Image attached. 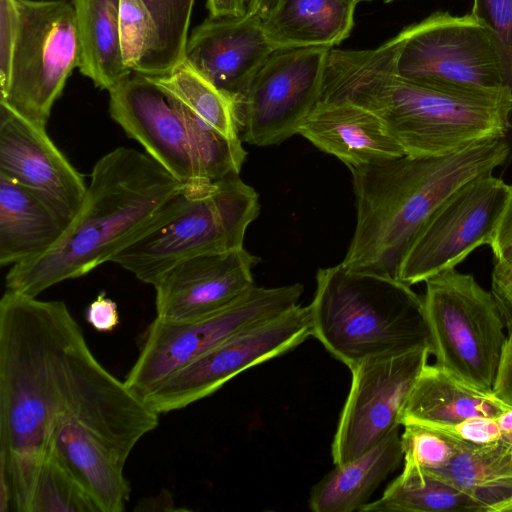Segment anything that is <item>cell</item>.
<instances>
[{"instance_id": "obj_15", "label": "cell", "mask_w": 512, "mask_h": 512, "mask_svg": "<svg viewBox=\"0 0 512 512\" xmlns=\"http://www.w3.org/2000/svg\"><path fill=\"white\" fill-rule=\"evenodd\" d=\"M0 174L45 200L67 223L80 210L87 186L46 132L0 102Z\"/></svg>"}, {"instance_id": "obj_29", "label": "cell", "mask_w": 512, "mask_h": 512, "mask_svg": "<svg viewBox=\"0 0 512 512\" xmlns=\"http://www.w3.org/2000/svg\"><path fill=\"white\" fill-rule=\"evenodd\" d=\"M166 99L184 122L199 177L215 182L239 175L247 154L242 140L224 135L175 100Z\"/></svg>"}, {"instance_id": "obj_31", "label": "cell", "mask_w": 512, "mask_h": 512, "mask_svg": "<svg viewBox=\"0 0 512 512\" xmlns=\"http://www.w3.org/2000/svg\"><path fill=\"white\" fill-rule=\"evenodd\" d=\"M29 512H100L68 468L49 453L42 463Z\"/></svg>"}, {"instance_id": "obj_11", "label": "cell", "mask_w": 512, "mask_h": 512, "mask_svg": "<svg viewBox=\"0 0 512 512\" xmlns=\"http://www.w3.org/2000/svg\"><path fill=\"white\" fill-rule=\"evenodd\" d=\"M330 49L277 48L268 55L233 99L242 141L263 147L298 134L321 98Z\"/></svg>"}, {"instance_id": "obj_21", "label": "cell", "mask_w": 512, "mask_h": 512, "mask_svg": "<svg viewBox=\"0 0 512 512\" xmlns=\"http://www.w3.org/2000/svg\"><path fill=\"white\" fill-rule=\"evenodd\" d=\"M67 223L40 196L0 174V265L33 260L62 238Z\"/></svg>"}, {"instance_id": "obj_12", "label": "cell", "mask_w": 512, "mask_h": 512, "mask_svg": "<svg viewBox=\"0 0 512 512\" xmlns=\"http://www.w3.org/2000/svg\"><path fill=\"white\" fill-rule=\"evenodd\" d=\"M510 186L487 173L453 192L426 220L407 247L397 278L412 286L456 267L482 245H492Z\"/></svg>"}, {"instance_id": "obj_37", "label": "cell", "mask_w": 512, "mask_h": 512, "mask_svg": "<svg viewBox=\"0 0 512 512\" xmlns=\"http://www.w3.org/2000/svg\"><path fill=\"white\" fill-rule=\"evenodd\" d=\"M492 394L512 408V326L507 328V337L502 348Z\"/></svg>"}, {"instance_id": "obj_2", "label": "cell", "mask_w": 512, "mask_h": 512, "mask_svg": "<svg viewBox=\"0 0 512 512\" xmlns=\"http://www.w3.org/2000/svg\"><path fill=\"white\" fill-rule=\"evenodd\" d=\"M320 100H347L372 111L411 157L445 156L505 139L512 111L509 88L458 90L401 77L384 43L372 49L331 48Z\"/></svg>"}, {"instance_id": "obj_33", "label": "cell", "mask_w": 512, "mask_h": 512, "mask_svg": "<svg viewBox=\"0 0 512 512\" xmlns=\"http://www.w3.org/2000/svg\"><path fill=\"white\" fill-rule=\"evenodd\" d=\"M119 36L123 61L135 73L156 40V25L143 0H121Z\"/></svg>"}, {"instance_id": "obj_4", "label": "cell", "mask_w": 512, "mask_h": 512, "mask_svg": "<svg viewBox=\"0 0 512 512\" xmlns=\"http://www.w3.org/2000/svg\"><path fill=\"white\" fill-rule=\"evenodd\" d=\"M505 139L438 157L398 158L349 168L356 225L341 262L397 278L401 259L429 216L458 188L507 163Z\"/></svg>"}, {"instance_id": "obj_44", "label": "cell", "mask_w": 512, "mask_h": 512, "mask_svg": "<svg viewBox=\"0 0 512 512\" xmlns=\"http://www.w3.org/2000/svg\"><path fill=\"white\" fill-rule=\"evenodd\" d=\"M499 426L502 430L503 435L512 430V408L504 412L497 418Z\"/></svg>"}, {"instance_id": "obj_38", "label": "cell", "mask_w": 512, "mask_h": 512, "mask_svg": "<svg viewBox=\"0 0 512 512\" xmlns=\"http://www.w3.org/2000/svg\"><path fill=\"white\" fill-rule=\"evenodd\" d=\"M506 328L512 326V265L496 261L492 271V290Z\"/></svg>"}, {"instance_id": "obj_6", "label": "cell", "mask_w": 512, "mask_h": 512, "mask_svg": "<svg viewBox=\"0 0 512 512\" xmlns=\"http://www.w3.org/2000/svg\"><path fill=\"white\" fill-rule=\"evenodd\" d=\"M259 213L258 194L239 175L185 183L171 208L110 262L153 285L185 259L243 247Z\"/></svg>"}, {"instance_id": "obj_30", "label": "cell", "mask_w": 512, "mask_h": 512, "mask_svg": "<svg viewBox=\"0 0 512 512\" xmlns=\"http://www.w3.org/2000/svg\"><path fill=\"white\" fill-rule=\"evenodd\" d=\"M156 25V40L137 72L145 76L170 73L184 60L195 0H143Z\"/></svg>"}, {"instance_id": "obj_36", "label": "cell", "mask_w": 512, "mask_h": 512, "mask_svg": "<svg viewBox=\"0 0 512 512\" xmlns=\"http://www.w3.org/2000/svg\"><path fill=\"white\" fill-rule=\"evenodd\" d=\"M439 430L474 445L492 443L503 437L497 418L485 416H473Z\"/></svg>"}, {"instance_id": "obj_13", "label": "cell", "mask_w": 512, "mask_h": 512, "mask_svg": "<svg viewBox=\"0 0 512 512\" xmlns=\"http://www.w3.org/2000/svg\"><path fill=\"white\" fill-rule=\"evenodd\" d=\"M312 332L310 305L298 304L219 343L142 399L159 415L185 408L213 394L241 372L294 349Z\"/></svg>"}, {"instance_id": "obj_43", "label": "cell", "mask_w": 512, "mask_h": 512, "mask_svg": "<svg viewBox=\"0 0 512 512\" xmlns=\"http://www.w3.org/2000/svg\"><path fill=\"white\" fill-rule=\"evenodd\" d=\"M494 256L496 261L512 265V243L498 250Z\"/></svg>"}, {"instance_id": "obj_1", "label": "cell", "mask_w": 512, "mask_h": 512, "mask_svg": "<svg viewBox=\"0 0 512 512\" xmlns=\"http://www.w3.org/2000/svg\"><path fill=\"white\" fill-rule=\"evenodd\" d=\"M82 332L63 301L6 291L0 300V468L12 511L29 512L49 455L69 350Z\"/></svg>"}, {"instance_id": "obj_19", "label": "cell", "mask_w": 512, "mask_h": 512, "mask_svg": "<svg viewBox=\"0 0 512 512\" xmlns=\"http://www.w3.org/2000/svg\"><path fill=\"white\" fill-rule=\"evenodd\" d=\"M298 134L348 168L405 155L375 113L347 100H320Z\"/></svg>"}, {"instance_id": "obj_40", "label": "cell", "mask_w": 512, "mask_h": 512, "mask_svg": "<svg viewBox=\"0 0 512 512\" xmlns=\"http://www.w3.org/2000/svg\"><path fill=\"white\" fill-rule=\"evenodd\" d=\"M251 0H207L210 17L243 16L248 13Z\"/></svg>"}, {"instance_id": "obj_25", "label": "cell", "mask_w": 512, "mask_h": 512, "mask_svg": "<svg viewBox=\"0 0 512 512\" xmlns=\"http://www.w3.org/2000/svg\"><path fill=\"white\" fill-rule=\"evenodd\" d=\"M427 473L463 491L486 512H504L512 503V441L466 443L446 467Z\"/></svg>"}, {"instance_id": "obj_41", "label": "cell", "mask_w": 512, "mask_h": 512, "mask_svg": "<svg viewBox=\"0 0 512 512\" xmlns=\"http://www.w3.org/2000/svg\"><path fill=\"white\" fill-rule=\"evenodd\" d=\"M512 243V186H510L509 199L494 241L491 245L493 254L501 248Z\"/></svg>"}, {"instance_id": "obj_32", "label": "cell", "mask_w": 512, "mask_h": 512, "mask_svg": "<svg viewBox=\"0 0 512 512\" xmlns=\"http://www.w3.org/2000/svg\"><path fill=\"white\" fill-rule=\"evenodd\" d=\"M401 442L404 462L411 463L426 472L446 467L457 452L468 442L442 430L429 426L406 423L402 425Z\"/></svg>"}, {"instance_id": "obj_39", "label": "cell", "mask_w": 512, "mask_h": 512, "mask_svg": "<svg viewBox=\"0 0 512 512\" xmlns=\"http://www.w3.org/2000/svg\"><path fill=\"white\" fill-rule=\"evenodd\" d=\"M87 322L99 332H111L120 323L117 304L101 292L86 309Z\"/></svg>"}, {"instance_id": "obj_8", "label": "cell", "mask_w": 512, "mask_h": 512, "mask_svg": "<svg viewBox=\"0 0 512 512\" xmlns=\"http://www.w3.org/2000/svg\"><path fill=\"white\" fill-rule=\"evenodd\" d=\"M384 44L403 78L458 90L508 88L493 36L471 13L436 11Z\"/></svg>"}, {"instance_id": "obj_18", "label": "cell", "mask_w": 512, "mask_h": 512, "mask_svg": "<svg viewBox=\"0 0 512 512\" xmlns=\"http://www.w3.org/2000/svg\"><path fill=\"white\" fill-rule=\"evenodd\" d=\"M274 50L261 17H208L188 36L184 60L233 99Z\"/></svg>"}, {"instance_id": "obj_9", "label": "cell", "mask_w": 512, "mask_h": 512, "mask_svg": "<svg viewBox=\"0 0 512 512\" xmlns=\"http://www.w3.org/2000/svg\"><path fill=\"white\" fill-rule=\"evenodd\" d=\"M18 29L0 102L40 127L79 67L82 47L70 0H16Z\"/></svg>"}, {"instance_id": "obj_46", "label": "cell", "mask_w": 512, "mask_h": 512, "mask_svg": "<svg viewBox=\"0 0 512 512\" xmlns=\"http://www.w3.org/2000/svg\"><path fill=\"white\" fill-rule=\"evenodd\" d=\"M504 512H512V503L505 509Z\"/></svg>"}, {"instance_id": "obj_17", "label": "cell", "mask_w": 512, "mask_h": 512, "mask_svg": "<svg viewBox=\"0 0 512 512\" xmlns=\"http://www.w3.org/2000/svg\"><path fill=\"white\" fill-rule=\"evenodd\" d=\"M109 92V114L146 153L183 184L199 177L178 112L147 76L132 73Z\"/></svg>"}, {"instance_id": "obj_14", "label": "cell", "mask_w": 512, "mask_h": 512, "mask_svg": "<svg viewBox=\"0 0 512 512\" xmlns=\"http://www.w3.org/2000/svg\"><path fill=\"white\" fill-rule=\"evenodd\" d=\"M431 355L429 348L365 360L351 369L349 394L332 443L335 465L370 450L401 427L411 389Z\"/></svg>"}, {"instance_id": "obj_42", "label": "cell", "mask_w": 512, "mask_h": 512, "mask_svg": "<svg viewBox=\"0 0 512 512\" xmlns=\"http://www.w3.org/2000/svg\"><path fill=\"white\" fill-rule=\"evenodd\" d=\"M276 0H251L248 14L263 18L273 7Z\"/></svg>"}, {"instance_id": "obj_20", "label": "cell", "mask_w": 512, "mask_h": 512, "mask_svg": "<svg viewBox=\"0 0 512 512\" xmlns=\"http://www.w3.org/2000/svg\"><path fill=\"white\" fill-rule=\"evenodd\" d=\"M56 456L79 481L100 512H121L130 497L123 462L100 438L69 418H59L50 440Z\"/></svg>"}, {"instance_id": "obj_3", "label": "cell", "mask_w": 512, "mask_h": 512, "mask_svg": "<svg viewBox=\"0 0 512 512\" xmlns=\"http://www.w3.org/2000/svg\"><path fill=\"white\" fill-rule=\"evenodd\" d=\"M182 187L147 153L108 152L94 164L82 206L62 238L45 254L11 266L6 291L37 297L110 262L171 208Z\"/></svg>"}, {"instance_id": "obj_24", "label": "cell", "mask_w": 512, "mask_h": 512, "mask_svg": "<svg viewBox=\"0 0 512 512\" xmlns=\"http://www.w3.org/2000/svg\"><path fill=\"white\" fill-rule=\"evenodd\" d=\"M399 429L355 459L335 465L312 488L310 509L314 512L360 511L404 459Z\"/></svg>"}, {"instance_id": "obj_27", "label": "cell", "mask_w": 512, "mask_h": 512, "mask_svg": "<svg viewBox=\"0 0 512 512\" xmlns=\"http://www.w3.org/2000/svg\"><path fill=\"white\" fill-rule=\"evenodd\" d=\"M361 512H486L475 499L419 467L404 462L401 474Z\"/></svg>"}, {"instance_id": "obj_7", "label": "cell", "mask_w": 512, "mask_h": 512, "mask_svg": "<svg viewBox=\"0 0 512 512\" xmlns=\"http://www.w3.org/2000/svg\"><path fill=\"white\" fill-rule=\"evenodd\" d=\"M425 283L424 311L435 364L461 382L492 393L507 337L493 293L455 267Z\"/></svg>"}, {"instance_id": "obj_28", "label": "cell", "mask_w": 512, "mask_h": 512, "mask_svg": "<svg viewBox=\"0 0 512 512\" xmlns=\"http://www.w3.org/2000/svg\"><path fill=\"white\" fill-rule=\"evenodd\" d=\"M163 94L232 139H241L232 100L183 60L170 73L147 76Z\"/></svg>"}, {"instance_id": "obj_22", "label": "cell", "mask_w": 512, "mask_h": 512, "mask_svg": "<svg viewBox=\"0 0 512 512\" xmlns=\"http://www.w3.org/2000/svg\"><path fill=\"white\" fill-rule=\"evenodd\" d=\"M509 409L492 393L461 382L435 363H426L407 398L400 423L442 429L473 416L498 418Z\"/></svg>"}, {"instance_id": "obj_16", "label": "cell", "mask_w": 512, "mask_h": 512, "mask_svg": "<svg viewBox=\"0 0 512 512\" xmlns=\"http://www.w3.org/2000/svg\"><path fill=\"white\" fill-rule=\"evenodd\" d=\"M258 261L241 247L178 262L153 283L156 317L192 321L224 310L254 286Z\"/></svg>"}, {"instance_id": "obj_34", "label": "cell", "mask_w": 512, "mask_h": 512, "mask_svg": "<svg viewBox=\"0 0 512 512\" xmlns=\"http://www.w3.org/2000/svg\"><path fill=\"white\" fill-rule=\"evenodd\" d=\"M493 36L502 67L505 85L512 93V0H473L470 12ZM510 129L505 137L509 148L507 163L512 159V111Z\"/></svg>"}, {"instance_id": "obj_5", "label": "cell", "mask_w": 512, "mask_h": 512, "mask_svg": "<svg viewBox=\"0 0 512 512\" xmlns=\"http://www.w3.org/2000/svg\"><path fill=\"white\" fill-rule=\"evenodd\" d=\"M309 305L312 336L350 370L371 358L430 349L423 297L396 277L342 263L320 268Z\"/></svg>"}, {"instance_id": "obj_26", "label": "cell", "mask_w": 512, "mask_h": 512, "mask_svg": "<svg viewBox=\"0 0 512 512\" xmlns=\"http://www.w3.org/2000/svg\"><path fill=\"white\" fill-rule=\"evenodd\" d=\"M70 1L82 47L78 69L95 87L109 91L133 73L125 65L121 52V0Z\"/></svg>"}, {"instance_id": "obj_10", "label": "cell", "mask_w": 512, "mask_h": 512, "mask_svg": "<svg viewBox=\"0 0 512 512\" xmlns=\"http://www.w3.org/2000/svg\"><path fill=\"white\" fill-rule=\"evenodd\" d=\"M302 293L299 283L272 288L254 285L235 303L205 318L170 321L156 317L124 380L126 386L143 398L171 374L224 340L295 307Z\"/></svg>"}, {"instance_id": "obj_45", "label": "cell", "mask_w": 512, "mask_h": 512, "mask_svg": "<svg viewBox=\"0 0 512 512\" xmlns=\"http://www.w3.org/2000/svg\"><path fill=\"white\" fill-rule=\"evenodd\" d=\"M358 2H363V1H375V0H357ZM384 3H391V2H395V1H399V0H380Z\"/></svg>"}, {"instance_id": "obj_23", "label": "cell", "mask_w": 512, "mask_h": 512, "mask_svg": "<svg viewBox=\"0 0 512 512\" xmlns=\"http://www.w3.org/2000/svg\"><path fill=\"white\" fill-rule=\"evenodd\" d=\"M357 0H276L263 17L265 34L274 49L334 48L349 37Z\"/></svg>"}, {"instance_id": "obj_35", "label": "cell", "mask_w": 512, "mask_h": 512, "mask_svg": "<svg viewBox=\"0 0 512 512\" xmlns=\"http://www.w3.org/2000/svg\"><path fill=\"white\" fill-rule=\"evenodd\" d=\"M1 40H0V93L9 81L12 54L18 29V9L16 0H0Z\"/></svg>"}]
</instances>
